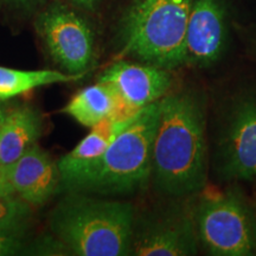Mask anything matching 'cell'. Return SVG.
<instances>
[{
    "label": "cell",
    "instance_id": "ac0fdd59",
    "mask_svg": "<svg viewBox=\"0 0 256 256\" xmlns=\"http://www.w3.org/2000/svg\"><path fill=\"white\" fill-rule=\"evenodd\" d=\"M14 194H16V192L6 174V168L0 165V196H14Z\"/></svg>",
    "mask_w": 256,
    "mask_h": 256
},
{
    "label": "cell",
    "instance_id": "ffe728a7",
    "mask_svg": "<svg viewBox=\"0 0 256 256\" xmlns=\"http://www.w3.org/2000/svg\"><path fill=\"white\" fill-rule=\"evenodd\" d=\"M5 2H8V4H14L17 6H28L36 2V0H5Z\"/></svg>",
    "mask_w": 256,
    "mask_h": 256
},
{
    "label": "cell",
    "instance_id": "52a82bcc",
    "mask_svg": "<svg viewBox=\"0 0 256 256\" xmlns=\"http://www.w3.org/2000/svg\"><path fill=\"white\" fill-rule=\"evenodd\" d=\"M40 36L50 55L69 74H81L94 56V38L89 25L66 6L54 4L36 20Z\"/></svg>",
    "mask_w": 256,
    "mask_h": 256
},
{
    "label": "cell",
    "instance_id": "3957f363",
    "mask_svg": "<svg viewBox=\"0 0 256 256\" xmlns=\"http://www.w3.org/2000/svg\"><path fill=\"white\" fill-rule=\"evenodd\" d=\"M52 211L54 235L78 256L130 255L134 209L130 203L72 191Z\"/></svg>",
    "mask_w": 256,
    "mask_h": 256
},
{
    "label": "cell",
    "instance_id": "5b68a950",
    "mask_svg": "<svg viewBox=\"0 0 256 256\" xmlns=\"http://www.w3.org/2000/svg\"><path fill=\"white\" fill-rule=\"evenodd\" d=\"M198 242L216 256L254 254V220L234 194L204 198L194 210Z\"/></svg>",
    "mask_w": 256,
    "mask_h": 256
},
{
    "label": "cell",
    "instance_id": "5bb4252c",
    "mask_svg": "<svg viewBox=\"0 0 256 256\" xmlns=\"http://www.w3.org/2000/svg\"><path fill=\"white\" fill-rule=\"evenodd\" d=\"M121 104L119 95L110 84L98 81L78 92L72 98L63 113L70 115L82 126L94 127L118 110Z\"/></svg>",
    "mask_w": 256,
    "mask_h": 256
},
{
    "label": "cell",
    "instance_id": "9a60e30c",
    "mask_svg": "<svg viewBox=\"0 0 256 256\" xmlns=\"http://www.w3.org/2000/svg\"><path fill=\"white\" fill-rule=\"evenodd\" d=\"M81 74H63L56 70H18L0 66V101L10 100L42 86L76 81Z\"/></svg>",
    "mask_w": 256,
    "mask_h": 256
},
{
    "label": "cell",
    "instance_id": "8fae6325",
    "mask_svg": "<svg viewBox=\"0 0 256 256\" xmlns=\"http://www.w3.org/2000/svg\"><path fill=\"white\" fill-rule=\"evenodd\" d=\"M6 174L16 194L34 206L46 203L62 185L58 164L37 144L6 166Z\"/></svg>",
    "mask_w": 256,
    "mask_h": 256
},
{
    "label": "cell",
    "instance_id": "e0dca14e",
    "mask_svg": "<svg viewBox=\"0 0 256 256\" xmlns=\"http://www.w3.org/2000/svg\"><path fill=\"white\" fill-rule=\"evenodd\" d=\"M22 232H0V256L17 255L23 250Z\"/></svg>",
    "mask_w": 256,
    "mask_h": 256
},
{
    "label": "cell",
    "instance_id": "7c38bea8",
    "mask_svg": "<svg viewBox=\"0 0 256 256\" xmlns=\"http://www.w3.org/2000/svg\"><path fill=\"white\" fill-rule=\"evenodd\" d=\"M43 122L34 108L18 107L8 110L0 126V165L8 166L37 144Z\"/></svg>",
    "mask_w": 256,
    "mask_h": 256
},
{
    "label": "cell",
    "instance_id": "6da1fadb",
    "mask_svg": "<svg viewBox=\"0 0 256 256\" xmlns=\"http://www.w3.org/2000/svg\"><path fill=\"white\" fill-rule=\"evenodd\" d=\"M206 100L200 92L183 89L159 100L152 176L162 194L183 198L206 185Z\"/></svg>",
    "mask_w": 256,
    "mask_h": 256
},
{
    "label": "cell",
    "instance_id": "7402d4cb",
    "mask_svg": "<svg viewBox=\"0 0 256 256\" xmlns=\"http://www.w3.org/2000/svg\"><path fill=\"white\" fill-rule=\"evenodd\" d=\"M254 254H256V220H254Z\"/></svg>",
    "mask_w": 256,
    "mask_h": 256
},
{
    "label": "cell",
    "instance_id": "2e32d148",
    "mask_svg": "<svg viewBox=\"0 0 256 256\" xmlns=\"http://www.w3.org/2000/svg\"><path fill=\"white\" fill-rule=\"evenodd\" d=\"M31 210L20 197L0 196V232H23Z\"/></svg>",
    "mask_w": 256,
    "mask_h": 256
},
{
    "label": "cell",
    "instance_id": "30bf717a",
    "mask_svg": "<svg viewBox=\"0 0 256 256\" xmlns=\"http://www.w3.org/2000/svg\"><path fill=\"white\" fill-rule=\"evenodd\" d=\"M98 81L110 84L127 110H142L168 94L172 84L170 70L152 64H134L124 60L112 64Z\"/></svg>",
    "mask_w": 256,
    "mask_h": 256
},
{
    "label": "cell",
    "instance_id": "44dd1931",
    "mask_svg": "<svg viewBox=\"0 0 256 256\" xmlns=\"http://www.w3.org/2000/svg\"><path fill=\"white\" fill-rule=\"evenodd\" d=\"M8 108L4 107V106H2V104H0V126H2V121H4V119L6 118V115H8Z\"/></svg>",
    "mask_w": 256,
    "mask_h": 256
},
{
    "label": "cell",
    "instance_id": "8992f818",
    "mask_svg": "<svg viewBox=\"0 0 256 256\" xmlns=\"http://www.w3.org/2000/svg\"><path fill=\"white\" fill-rule=\"evenodd\" d=\"M217 144V168L226 179L256 180V92L236 96L226 108Z\"/></svg>",
    "mask_w": 256,
    "mask_h": 256
},
{
    "label": "cell",
    "instance_id": "d6986e66",
    "mask_svg": "<svg viewBox=\"0 0 256 256\" xmlns=\"http://www.w3.org/2000/svg\"><path fill=\"white\" fill-rule=\"evenodd\" d=\"M96 2H98V0H72V2H74L75 5L88 10L94 8Z\"/></svg>",
    "mask_w": 256,
    "mask_h": 256
},
{
    "label": "cell",
    "instance_id": "9c48e42d",
    "mask_svg": "<svg viewBox=\"0 0 256 256\" xmlns=\"http://www.w3.org/2000/svg\"><path fill=\"white\" fill-rule=\"evenodd\" d=\"M226 44V11L222 2L192 0L185 36L184 64L208 68L222 57Z\"/></svg>",
    "mask_w": 256,
    "mask_h": 256
},
{
    "label": "cell",
    "instance_id": "7a4b0ae2",
    "mask_svg": "<svg viewBox=\"0 0 256 256\" xmlns=\"http://www.w3.org/2000/svg\"><path fill=\"white\" fill-rule=\"evenodd\" d=\"M158 118L159 101L142 108L115 136L104 154L63 182V188L102 196L130 194L145 188L152 176Z\"/></svg>",
    "mask_w": 256,
    "mask_h": 256
},
{
    "label": "cell",
    "instance_id": "4fadbf2b",
    "mask_svg": "<svg viewBox=\"0 0 256 256\" xmlns=\"http://www.w3.org/2000/svg\"><path fill=\"white\" fill-rule=\"evenodd\" d=\"M134 116L126 120L110 116L92 127L90 133L83 138L75 146V148L63 156L57 162L62 183L100 158L115 139V136L133 120Z\"/></svg>",
    "mask_w": 256,
    "mask_h": 256
},
{
    "label": "cell",
    "instance_id": "277c9868",
    "mask_svg": "<svg viewBox=\"0 0 256 256\" xmlns=\"http://www.w3.org/2000/svg\"><path fill=\"white\" fill-rule=\"evenodd\" d=\"M192 0H136L124 25V52L174 70L184 64Z\"/></svg>",
    "mask_w": 256,
    "mask_h": 256
},
{
    "label": "cell",
    "instance_id": "ba28073f",
    "mask_svg": "<svg viewBox=\"0 0 256 256\" xmlns=\"http://www.w3.org/2000/svg\"><path fill=\"white\" fill-rule=\"evenodd\" d=\"M197 242L194 211L179 206L146 220L140 226L134 223L130 255H196Z\"/></svg>",
    "mask_w": 256,
    "mask_h": 256
}]
</instances>
